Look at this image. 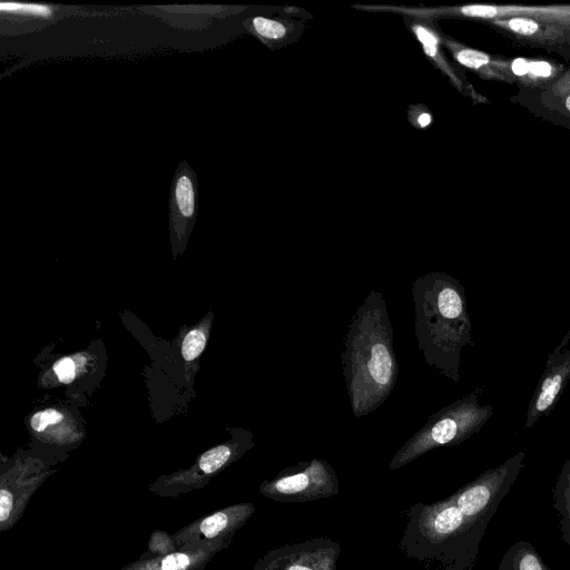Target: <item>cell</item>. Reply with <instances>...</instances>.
<instances>
[{
  "mask_svg": "<svg viewBox=\"0 0 570 570\" xmlns=\"http://www.w3.org/2000/svg\"><path fill=\"white\" fill-rule=\"evenodd\" d=\"M512 72L517 76L529 73V62L523 58H517L511 65Z\"/></svg>",
  "mask_w": 570,
  "mask_h": 570,
  "instance_id": "cb8c5ba5",
  "label": "cell"
},
{
  "mask_svg": "<svg viewBox=\"0 0 570 570\" xmlns=\"http://www.w3.org/2000/svg\"><path fill=\"white\" fill-rule=\"evenodd\" d=\"M341 548L330 539L286 544L267 552L253 570H336Z\"/></svg>",
  "mask_w": 570,
  "mask_h": 570,
  "instance_id": "52a82bcc",
  "label": "cell"
},
{
  "mask_svg": "<svg viewBox=\"0 0 570 570\" xmlns=\"http://www.w3.org/2000/svg\"><path fill=\"white\" fill-rule=\"evenodd\" d=\"M255 512L249 502L237 503L200 517L173 534L178 549L189 544H230L235 533Z\"/></svg>",
  "mask_w": 570,
  "mask_h": 570,
  "instance_id": "8992f818",
  "label": "cell"
},
{
  "mask_svg": "<svg viewBox=\"0 0 570 570\" xmlns=\"http://www.w3.org/2000/svg\"><path fill=\"white\" fill-rule=\"evenodd\" d=\"M508 26L515 33L523 36L534 35L539 29V24L537 21L523 17H515L510 19Z\"/></svg>",
  "mask_w": 570,
  "mask_h": 570,
  "instance_id": "44dd1931",
  "label": "cell"
},
{
  "mask_svg": "<svg viewBox=\"0 0 570 570\" xmlns=\"http://www.w3.org/2000/svg\"><path fill=\"white\" fill-rule=\"evenodd\" d=\"M566 107L570 111V96L566 99Z\"/></svg>",
  "mask_w": 570,
  "mask_h": 570,
  "instance_id": "484cf974",
  "label": "cell"
},
{
  "mask_svg": "<svg viewBox=\"0 0 570 570\" xmlns=\"http://www.w3.org/2000/svg\"><path fill=\"white\" fill-rule=\"evenodd\" d=\"M552 68L547 61H532L529 62V73L537 77H549Z\"/></svg>",
  "mask_w": 570,
  "mask_h": 570,
  "instance_id": "603a6c76",
  "label": "cell"
},
{
  "mask_svg": "<svg viewBox=\"0 0 570 570\" xmlns=\"http://www.w3.org/2000/svg\"><path fill=\"white\" fill-rule=\"evenodd\" d=\"M228 546L226 543L189 544L168 554L139 558L120 570H205L214 556Z\"/></svg>",
  "mask_w": 570,
  "mask_h": 570,
  "instance_id": "30bf717a",
  "label": "cell"
},
{
  "mask_svg": "<svg viewBox=\"0 0 570 570\" xmlns=\"http://www.w3.org/2000/svg\"><path fill=\"white\" fill-rule=\"evenodd\" d=\"M177 550L178 548L173 539V534L170 535L163 530H155L150 534L147 543V550L140 556V559L164 556Z\"/></svg>",
  "mask_w": 570,
  "mask_h": 570,
  "instance_id": "5bb4252c",
  "label": "cell"
},
{
  "mask_svg": "<svg viewBox=\"0 0 570 570\" xmlns=\"http://www.w3.org/2000/svg\"><path fill=\"white\" fill-rule=\"evenodd\" d=\"M524 459L523 451L517 452L500 465L481 473L450 499L471 524L485 531L500 503L523 469Z\"/></svg>",
  "mask_w": 570,
  "mask_h": 570,
  "instance_id": "277c9868",
  "label": "cell"
},
{
  "mask_svg": "<svg viewBox=\"0 0 570 570\" xmlns=\"http://www.w3.org/2000/svg\"><path fill=\"white\" fill-rule=\"evenodd\" d=\"M259 492L279 502H306L336 494L338 480L327 461L313 459L264 481Z\"/></svg>",
  "mask_w": 570,
  "mask_h": 570,
  "instance_id": "5b68a950",
  "label": "cell"
},
{
  "mask_svg": "<svg viewBox=\"0 0 570 570\" xmlns=\"http://www.w3.org/2000/svg\"><path fill=\"white\" fill-rule=\"evenodd\" d=\"M236 445L220 444L200 455L196 465L185 472L160 476L150 484L149 491L160 498H177L193 490H198L208 483V480L236 459L242 452Z\"/></svg>",
  "mask_w": 570,
  "mask_h": 570,
  "instance_id": "9c48e42d",
  "label": "cell"
},
{
  "mask_svg": "<svg viewBox=\"0 0 570 570\" xmlns=\"http://www.w3.org/2000/svg\"><path fill=\"white\" fill-rule=\"evenodd\" d=\"M53 371L62 383H70L76 375L75 363L70 357H63L56 362Z\"/></svg>",
  "mask_w": 570,
  "mask_h": 570,
  "instance_id": "7402d4cb",
  "label": "cell"
},
{
  "mask_svg": "<svg viewBox=\"0 0 570 570\" xmlns=\"http://www.w3.org/2000/svg\"><path fill=\"white\" fill-rule=\"evenodd\" d=\"M414 331L425 362L440 374L460 381L461 352L473 346L464 286L443 272H431L412 284Z\"/></svg>",
  "mask_w": 570,
  "mask_h": 570,
  "instance_id": "7a4b0ae2",
  "label": "cell"
},
{
  "mask_svg": "<svg viewBox=\"0 0 570 570\" xmlns=\"http://www.w3.org/2000/svg\"><path fill=\"white\" fill-rule=\"evenodd\" d=\"M341 364L353 414L366 416L390 396L399 377V361L386 301L370 292L352 316L342 343Z\"/></svg>",
  "mask_w": 570,
  "mask_h": 570,
  "instance_id": "6da1fadb",
  "label": "cell"
},
{
  "mask_svg": "<svg viewBox=\"0 0 570 570\" xmlns=\"http://www.w3.org/2000/svg\"><path fill=\"white\" fill-rule=\"evenodd\" d=\"M498 570H553L534 547L523 540L514 542L503 554Z\"/></svg>",
  "mask_w": 570,
  "mask_h": 570,
  "instance_id": "7c38bea8",
  "label": "cell"
},
{
  "mask_svg": "<svg viewBox=\"0 0 570 570\" xmlns=\"http://www.w3.org/2000/svg\"><path fill=\"white\" fill-rule=\"evenodd\" d=\"M252 26L258 36L269 40H279L287 33L282 22L265 17H254Z\"/></svg>",
  "mask_w": 570,
  "mask_h": 570,
  "instance_id": "2e32d148",
  "label": "cell"
},
{
  "mask_svg": "<svg viewBox=\"0 0 570 570\" xmlns=\"http://www.w3.org/2000/svg\"><path fill=\"white\" fill-rule=\"evenodd\" d=\"M552 504L558 514L561 539L570 552V459L563 462L557 476Z\"/></svg>",
  "mask_w": 570,
  "mask_h": 570,
  "instance_id": "8fae6325",
  "label": "cell"
},
{
  "mask_svg": "<svg viewBox=\"0 0 570 570\" xmlns=\"http://www.w3.org/2000/svg\"><path fill=\"white\" fill-rule=\"evenodd\" d=\"M459 63L471 69H480L490 62V58L484 52L463 48L455 53Z\"/></svg>",
  "mask_w": 570,
  "mask_h": 570,
  "instance_id": "d6986e66",
  "label": "cell"
},
{
  "mask_svg": "<svg viewBox=\"0 0 570 570\" xmlns=\"http://www.w3.org/2000/svg\"><path fill=\"white\" fill-rule=\"evenodd\" d=\"M63 419L62 414L56 410L48 409L36 413L31 419V426L35 431L41 432L48 425L56 424Z\"/></svg>",
  "mask_w": 570,
  "mask_h": 570,
  "instance_id": "ffe728a7",
  "label": "cell"
},
{
  "mask_svg": "<svg viewBox=\"0 0 570 570\" xmlns=\"http://www.w3.org/2000/svg\"><path fill=\"white\" fill-rule=\"evenodd\" d=\"M432 121V117L431 115L429 114H421L417 119H416V122L420 127H428Z\"/></svg>",
  "mask_w": 570,
  "mask_h": 570,
  "instance_id": "d4e9b609",
  "label": "cell"
},
{
  "mask_svg": "<svg viewBox=\"0 0 570 570\" xmlns=\"http://www.w3.org/2000/svg\"><path fill=\"white\" fill-rule=\"evenodd\" d=\"M0 10L8 13H21L41 18H47L52 13L48 6L20 2H2Z\"/></svg>",
  "mask_w": 570,
  "mask_h": 570,
  "instance_id": "e0dca14e",
  "label": "cell"
},
{
  "mask_svg": "<svg viewBox=\"0 0 570 570\" xmlns=\"http://www.w3.org/2000/svg\"><path fill=\"white\" fill-rule=\"evenodd\" d=\"M570 331L550 353L527 410L524 428H532L547 416L559 402L570 379Z\"/></svg>",
  "mask_w": 570,
  "mask_h": 570,
  "instance_id": "ba28073f",
  "label": "cell"
},
{
  "mask_svg": "<svg viewBox=\"0 0 570 570\" xmlns=\"http://www.w3.org/2000/svg\"><path fill=\"white\" fill-rule=\"evenodd\" d=\"M206 343L205 335L199 330L190 331L184 338L181 354L186 361L196 358L204 350Z\"/></svg>",
  "mask_w": 570,
  "mask_h": 570,
  "instance_id": "ac0fdd59",
  "label": "cell"
},
{
  "mask_svg": "<svg viewBox=\"0 0 570 570\" xmlns=\"http://www.w3.org/2000/svg\"><path fill=\"white\" fill-rule=\"evenodd\" d=\"M483 387H476L430 415L425 424L393 456L396 470L440 446L458 445L478 433L493 415V406L480 404Z\"/></svg>",
  "mask_w": 570,
  "mask_h": 570,
  "instance_id": "3957f363",
  "label": "cell"
},
{
  "mask_svg": "<svg viewBox=\"0 0 570 570\" xmlns=\"http://www.w3.org/2000/svg\"><path fill=\"white\" fill-rule=\"evenodd\" d=\"M174 200L179 214L189 218L195 212V187L188 175H180L176 179Z\"/></svg>",
  "mask_w": 570,
  "mask_h": 570,
  "instance_id": "4fadbf2b",
  "label": "cell"
},
{
  "mask_svg": "<svg viewBox=\"0 0 570 570\" xmlns=\"http://www.w3.org/2000/svg\"><path fill=\"white\" fill-rule=\"evenodd\" d=\"M411 28L422 45L425 55L440 62V39L438 35L425 23L414 22Z\"/></svg>",
  "mask_w": 570,
  "mask_h": 570,
  "instance_id": "9a60e30c",
  "label": "cell"
}]
</instances>
